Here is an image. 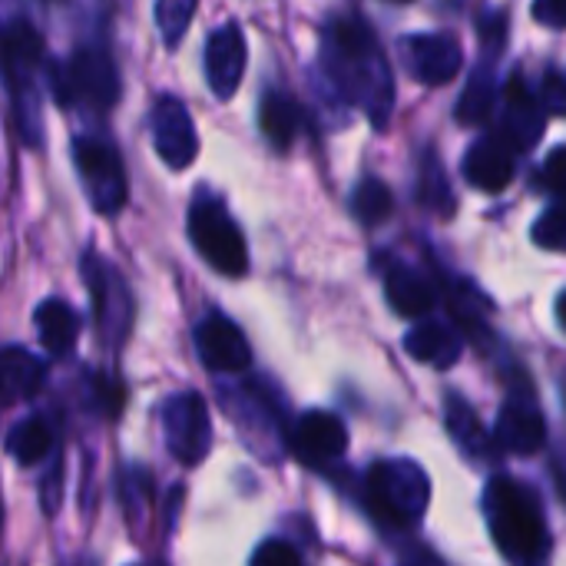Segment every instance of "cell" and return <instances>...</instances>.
Instances as JSON below:
<instances>
[{
	"label": "cell",
	"instance_id": "obj_11",
	"mask_svg": "<svg viewBox=\"0 0 566 566\" xmlns=\"http://www.w3.org/2000/svg\"><path fill=\"white\" fill-rule=\"evenodd\" d=\"M408 73L424 86H444L464 63V46L454 33H415L405 43Z\"/></svg>",
	"mask_w": 566,
	"mask_h": 566
},
{
	"label": "cell",
	"instance_id": "obj_30",
	"mask_svg": "<svg viewBox=\"0 0 566 566\" xmlns=\"http://www.w3.org/2000/svg\"><path fill=\"white\" fill-rule=\"evenodd\" d=\"M93 395H96L99 411H106V415H119V408H123V388H119L113 378L96 375V378H93Z\"/></svg>",
	"mask_w": 566,
	"mask_h": 566
},
{
	"label": "cell",
	"instance_id": "obj_17",
	"mask_svg": "<svg viewBox=\"0 0 566 566\" xmlns=\"http://www.w3.org/2000/svg\"><path fill=\"white\" fill-rule=\"evenodd\" d=\"M461 348H464L461 332L454 325H444V322H424V325L411 328L408 338H405V352L415 361L431 365V368H451V365H458Z\"/></svg>",
	"mask_w": 566,
	"mask_h": 566
},
{
	"label": "cell",
	"instance_id": "obj_20",
	"mask_svg": "<svg viewBox=\"0 0 566 566\" xmlns=\"http://www.w3.org/2000/svg\"><path fill=\"white\" fill-rule=\"evenodd\" d=\"M43 60V36L27 17H13L3 30V70L7 76H33Z\"/></svg>",
	"mask_w": 566,
	"mask_h": 566
},
{
	"label": "cell",
	"instance_id": "obj_18",
	"mask_svg": "<svg viewBox=\"0 0 566 566\" xmlns=\"http://www.w3.org/2000/svg\"><path fill=\"white\" fill-rule=\"evenodd\" d=\"M33 325H36V338L46 348V355L63 358V355L73 352L76 335H80V318L63 298L40 302V308L33 312Z\"/></svg>",
	"mask_w": 566,
	"mask_h": 566
},
{
	"label": "cell",
	"instance_id": "obj_25",
	"mask_svg": "<svg viewBox=\"0 0 566 566\" xmlns=\"http://www.w3.org/2000/svg\"><path fill=\"white\" fill-rule=\"evenodd\" d=\"M494 99H497V90H494V80L491 73H474V80L468 83V90L461 93L458 99V119L464 126H481L491 119L494 113Z\"/></svg>",
	"mask_w": 566,
	"mask_h": 566
},
{
	"label": "cell",
	"instance_id": "obj_23",
	"mask_svg": "<svg viewBox=\"0 0 566 566\" xmlns=\"http://www.w3.org/2000/svg\"><path fill=\"white\" fill-rule=\"evenodd\" d=\"M50 444H53V431H50V424L43 418H27V421L13 424L10 434H7V451L23 468L40 464L46 458Z\"/></svg>",
	"mask_w": 566,
	"mask_h": 566
},
{
	"label": "cell",
	"instance_id": "obj_6",
	"mask_svg": "<svg viewBox=\"0 0 566 566\" xmlns=\"http://www.w3.org/2000/svg\"><path fill=\"white\" fill-rule=\"evenodd\" d=\"M494 441L507 454H537L547 441V421L534 398V385L521 371L511 381V395L501 408Z\"/></svg>",
	"mask_w": 566,
	"mask_h": 566
},
{
	"label": "cell",
	"instance_id": "obj_14",
	"mask_svg": "<svg viewBox=\"0 0 566 566\" xmlns=\"http://www.w3.org/2000/svg\"><path fill=\"white\" fill-rule=\"evenodd\" d=\"M504 126L497 136H504L514 149H534L537 139L544 136V106L537 103V96L524 86V76L514 73L504 86Z\"/></svg>",
	"mask_w": 566,
	"mask_h": 566
},
{
	"label": "cell",
	"instance_id": "obj_19",
	"mask_svg": "<svg viewBox=\"0 0 566 566\" xmlns=\"http://www.w3.org/2000/svg\"><path fill=\"white\" fill-rule=\"evenodd\" d=\"M259 126H262L265 139H269L279 153H285V149L295 143L298 129L305 126V109H302V106H298V99H292L289 93L272 90V93L262 99Z\"/></svg>",
	"mask_w": 566,
	"mask_h": 566
},
{
	"label": "cell",
	"instance_id": "obj_13",
	"mask_svg": "<svg viewBox=\"0 0 566 566\" xmlns=\"http://www.w3.org/2000/svg\"><path fill=\"white\" fill-rule=\"evenodd\" d=\"M245 60H249V46H245V33L235 20L216 27L206 40V83L219 99H229L245 73Z\"/></svg>",
	"mask_w": 566,
	"mask_h": 566
},
{
	"label": "cell",
	"instance_id": "obj_5",
	"mask_svg": "<svg viewBox=\"0 0 566 566\" xmlns=\"http://www.w3.org/2000/svg\"><path fill=\"white\" fill-rule=\"evenodd\" d=\"M73 159L80 182L90 196V206L99 216H116L126 206V172L116 146L109 139L80 136L73 143Z\"/></svg>",
	"mask_w": 566,
	"mask_h": 566
},
{
	"label": "cell",
	"instance_id": "obj_8",
	"mask_svg": "<svg viewBox=\"0 0 566 566\" xmlns=\"http://www.w3.org/2000/svg\"><path fill=\"white\" fill-rule=\"evenodd\" d=\"M83 275H86V285L93 295V315H96L99 335L109 338L113 345H119L133 322V302H129V292H126L119 272L106 259L90 252L83 259Z\"/></svg>",
	"mask_w": 566,
	"mask_h": 566
},
{
	"label": "cell",
	"instance_id": "obj_7",
	"mask_svg": "<svg viewBox=\"0 0 566 566\" xmlns=\"http://www.w3.org/2000/svg\"><path fill=\"white\" fill-rule=\"evenodd\" d=\"M163 431H166V448L186 468H196L212 448L209 408L196 391L172 395L163 405Z\"/></svg>",
	"mask_w": 566,
	"mask_h": 566
},
{
	"label": "cell",
	"instance_id": "obj_21",
	"mask_svg": "<svg viewBox=\"0 0 566 566\" xmlns=\"http://www.w3.org/2000/svg\"><path fill=\"white\" fill-rule=\"evenodd\" d=\"M3 365V405L33 398L43 385V361L33 358L27 348L20 345H7L0 355Z\"/></svg>",
	"mask_w": 566,
	"mask_h": 566
},
{
	"label": "cell",
	"instance_id": "obj_32",
	"mask_svg": "<svg viewBox=\"0 0 566 566\" xmlns=\"http://www.w3.org/2000/svg\"><path fill=\"white\" fill-rule=\"evenodd\" d=\"M544 106L554 109L557 116H566V76L564 73H547L544 80Z\"/></svg>",
	"mask_w": 566,
	"mask_h": 566
},
{
	"label": "cell",
	"instance_id": "obj_15",
	"mask_svg": "<svg viewBox=\"0 0 566 566\" xmlns=\"http://www.w3.org/2000/svg\"><path fill=\"white\" fill-rule=\"evenodd\" d=\"M514 153L504 136L474 143L464 153V179L484 192H504L514 182Z\"/></svg>",
	"mask_w": 566,
	"mask_h": 566
},
{
	"label": "cell",
	"instance_id": "obj_4",
	"mask_svg": "<svg viewBox=\"0 0 566 566\" xmlns=\"http://www.w3.org/2000/svg\"><path fill=\"white\" fill-rule=\"evenodd\" d=\"M56 86V99L63 106H70L73 99L83 103L86 109L106 113L116 106L119 99V73L116 63L109 60L106 50L99 46H83L70 56V63L63 70H56L53 76Z\"/></svg>",
	"mask_w": 566,
	"mask_h": 566
},
{
	"label": "cell",
	"instance_id": "obj_29",
	"mask_svg": "<svg viewBox=\"0 0 566 566\" xmlns=\"http://www.w3.org/2000/svg\"><path fill=\"white\" fill-rule=\"evenodd\" d=\"M252 564L255 566H298L302 564V554L298 547L285 544V541H265L255 554H252Z\"/></svg>",
	"mask_w": 566,
	"mask_h": 566
},
{
	"label": "cell",
	"instance_id": "obj_2",
	"mask_svg": "<svg viewBox=\"0 0 566 566\" xmlns=\"http://www.w3.org/2000/svg\"><path fill=\"white\" fill-rule=\"evenodd\" d=\"M189 239H192L196 252L202 255V262H209L226 279H242L249 272L245 235L235 226V219L229 216L222 199L202 192L192 202V209H189Z\"/></svg>",
	"mask_w": 566,
	"mask_h": 566
},
{
	"label": "cell",
	"instance_id": "obj_27",
	"mask_svg": "<svg viewBox=\"0 0 566 566\" xmlns=\"http://www.w3.org/2000/svg\"><path fill=\"white\" fill-rule=\"evenodd\" d=\"M421 199H424L431 209H438L441 216L454 212V189H451V182H448V176H444L438 156H428V169H424V176H421Z\"/></svg>",
	"mask_w": 566,
	"mask_h": 566
},
{
	"label": "cell",
	"instance_id": "obj_9",
	"mask_svg": "<svg viewBox=\"0 0 566 566\" xmlns=\"http://www.w3.org/2000/svg\"><path fill=\"white\" fill-rule=\"evenodd\" d=\"M196 352H199V361L216 375H239L252 361L249 338L222 312H212L196 325Z\"/></svg>",
	"mask_w": 566,
	"mask_h": 566
},
{
	"label": "cell",
	"instance_id": "obj_33",
	"mask_svg": "<svg viewBox=\"0 0 566 566\" xmlns=\"http://www.w3.org/2000/svg\"><path fill=\"white\" fill-rule=\"evenodd\" d=\"M534 17L544 27L566 30V0H534Z\"/></svg>",
	"mask_w": 566,
	"mask_h": 566
},
{
	"label": "cell",
	"instance_id": "obj_16",
	"mask_svg": "<svg viewBox=\"0 0 566 566\" xmlns=\"http://www.w3.org/2000/svg\"><path fill=\"white\" fill-rule=\"evenodd\" d=\"M385 295L391 302V308L405 318H421L434 308L438 302V289L428 275H421L418 269L398 262L388 269L385 275Z\"/></svg>",
	"mask_w": 566,
	"mask_h": 566
},
{
	"label": "cell",
	"instance_id": "obj_1",
	"mask_svg": "<svg viewBox=\"0 0 566 566\" xmlns=\"http://www.w3.org/2000/svg\"><path fill=\"white\" fill-rule=\"evenodd\" d=\"M484 514L497 551L514 564H541L551 554V531L534 491L514 478H494L484 494Z\"/></svg>",
	"mask_w": 566,
	"mask_h": 566
},
{
	"label": "cell",
	"instance_id": "obj_28",
	"mask_svg": "<svg viewBox=\"0 0 566 566\" xmlns=\"http://www.w3.org/2000/svg\"><path fill=\"white\" fill-rule=\"evenodd\" d=\"M534 242L551 252H566V202L547 209L534 226Z\"/></svg>",
	"mask_w": 566,
	"mask_h": 566
},
{
	"label": "cell",
	"instance_id": "obj_10",
	"mask_svg": "<svg viewBox=\"0 0 566 566\" xmlns=\"http://www.w3.org/2000/svg\"><path fill=\"white\" fill-rule=\"evenodd\" d=\"M149 126H153L156 153L169 169H186L199 156V136H196L192 116L176 96H159L156 99Z\"/></svg>",
	"mask_w": 566,
	"mask_h": 566
},
{
	"label": "cell",
	"instance_id": "obj_26",
	"mask_svg": "<svg viewBox=\"0 0 566 566\" xmlns=\"http://www.w3.org/2000/svg\"><path fill=\"white\" fill-rule=\"evenodd\" d=\"M196 3L199 0H156V23H159V33L169 50H176L182 33L189 30Z\"/></svg>",
	"mask_w": 566,
	"mask_h": 566
},
{
	"label": "cell",
	"instance_id": "obj_24",
	"mask_svg": "<svg viewBox=\"0 0 566 566\" xmlns=\"http://www.w3.org/2000/svg\"><path fill=\"white\" fill-rule=\"evenodd\" d=\"M391 209H395V196H391V189L381 179L368 176V179H361L355 186V192H352V212H355V219L361 226H368V229L371 226H381L391 216Z\"/></svg>",
	"mask_w": 566,
	"mask_h": 566
},
{
	"label": "cell",
	"instance_id": "obj_34",
	"mask_svg": "<svg viewBox=\"0 0 566 566\" xmlns=\"http://www.w3.org/2000/svg\"><path fill=\"white\" fill-rule=\"evenodd\" d=\"M557 318H560V325L566 328V292L557 298Z\"/></svg>",
	"mask_w": 566,
	"mask_h": 566
},
{
	"label": "cell",
	"instance_id": "obj_22",
	"mask_svg": "<svg viewBox=\"0 0 566 566\" xmlns=\"http://www.w3.org/2000/svg\"><path fill=\"white\" fill-rule=\"evenodd\" d=\"M448 428H451V434L461 441V448H464L468 454L491 458L494 451H501L497 441L484 434L478 415L471 411V405H468L461 395H448Z\"/></svg>",
	"mask_w": 566,
	"mask_h": 566
},
{
	"label": "cell",
	"instance_id": "obj_12",
	"mask_svg": "<svg viewBox=\"0 0 566 566\" xmlns=\"http://www.w3.org/2000/svg\"><path fill=\"white\" fill-rule=\"evenodd\" d=\"M289 448L302 464L322 468L348 451V428L332 411H305L292 428Z\"/></svg>",
	"mask_w": 566,
	"mask_h": 566
},
{
	"label": "cell",
	"instance_id": "obj_3",
	"mask_svg": "<svg viewBox=\"0 0 566 566\" xmlns=\"http://www.w3.org/2000/svg\"><path fill=\"white\" fill-rule=\"evenodd\" d=\"M368 504L378 524L385 527H411L428 507V478L411 461L375 464L368 474Z\"/></svg>",
	"mask_w": 566,
	"mask_h": 566
},
{
	"label": "cell",
	"instance_id": "obj_35",
	"mask_svg": "<svg viewBox=\"0 0 566 566\" xmlns=\"http://www.w3.org/2000/svg\"><path fill=\"white\" fill-rule=\"evenodd\" d=\"M395 3H408V0H395Z\"/></svg>",
	"mask_w": 566,
	"mask_h": 566
},
{
	"label": "cell",
	"instance_id": "obj_31",
	"mask_svg": "<svg viewBox=\"0 0 566 566\" xmlns=\"http://www.w3.org/2000/svg\"><path fill=\"white\" fill-rule=\"evenodd\" d=\"M544 182L566 199V146L554 149L544 163Z\"/></svg>",
	"mask_w": 566,
	"mask_h": 566
}]
</instances>
